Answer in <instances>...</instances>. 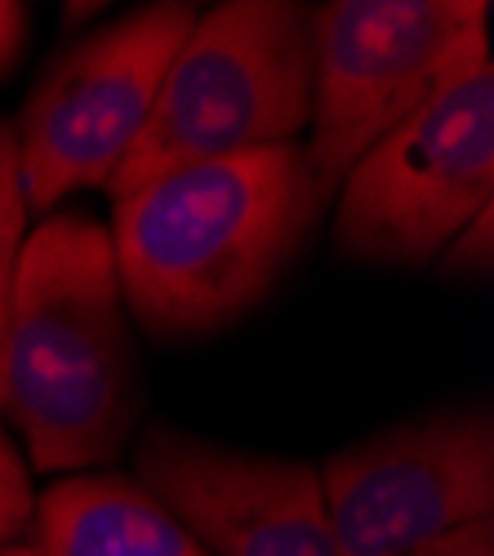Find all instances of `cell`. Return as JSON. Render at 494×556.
<instances>
[{
	"mask_svg": "<svg viewBox=\"0 0 494 556\" xmlns=\"http://www.w3.org/2000/svg\"><path fill=\"white\" fill-rule=\"evenodd\" d=\"M321 214L299 143L169 169L112 205L121 299L161 339H197L267 299Z\"/></svg>",
	"mask_w": 494,
	"mask_h": 556,
	"instance_id": "6da1fadb",
	"label": "cell"
},
{
	"mask_svg": "<svg viewBox=\"0 0 494 556\" xmlns=\"http://www.w3.org/2000/svg\"><path fill=\"white\" fill-rule=\"evenodd\" d=\"M0 414L40 472L99 468L139 428V369L99 218L50 214L27 231L0 334Z\"/></svg>",
	"mask_w": 494,
	"mask_h": 556,
	"instance_id": "7a4b0ae2",
	"label": "cell"
},
{
	"mask_svg": "<svg viewBox=\"0 0 494 556\" xmlns=\"http://www.w3.org/2000/svg\"><path fill=\"white\" fill-rule=\"evenodd\" d=\"M307 121V10L290 0L214 5L178 45L139 143L107 182L112 201L169 169L294 143Z\"/></svg>",
	"mask_w": 494,
	"mask_h": 556,
	"instance_id": "3957f363",
	"label": "cell"
},
{
	"mask_svg": "<svg viewBox=\"0 0 494 556\" xmlns=\"http://www.w3.org/2000/svg\"><path fill=\"white\" fill-rule=\"evenodd\" d=\"M485 0H330L307 10L312 138L307 169L321 205L379 138L445 85L490 67Z\"/></svg>",
	"mask_w": 494,
	"mask_h": 556,
	"instance_id": "277c9868",
	"label": "cell"
},
{
	"mask_svg": "<svg viewBox=\"0 0 494 556\" xmlns=\"http://www.w3.org/2000/svg\"><path fill=\"white\" fill-rule=\"evenodd\" d=\"M334 250L423 267L494 205V63L445 85L339 182Z\"/></svg>",
	"mask_w": 494,
	"mask_h": 556,
	"instance_id": "5b68a950",
	"label": "cell"
},
{
	"mask_svg": "<svg viewBox=\"0 0 494 556\" xmlns=\"http://www.w3.org/2000/svg\"><path fill=\"white\" fill-rule=\"evenodd\" d=\"M192 23V5L156 0L76 40L45 72L10 129L27 210H54L67 192L116 178Z\"/></svg>",
	"mask_w": 494,
	"mask_h": 556,
	"instance_id": "8992f818",
	"label": "cell"
},
{
	"mask_svg": "<svg viewBox=\"0 0 494 556\" xmlns=\"http://www.w3.org/2000/svg\"><path fill=\"white\" fill-rule=\"evenodd\" d=\"M317 477L339 556H406L494 517V419L485 405L423 409L334 450Z\"/></svg>",
	"mask_w": 494,
	"mask_h": 556,
	"instance_id": "52a82bcc",
	"label": "cell"
},
{
	"mask_svg": "<svg viewBox=\"0 0 494 556\" xmlns=\"http://www.w3.org/2000/svg\"><path fill=\"white\" fill-rule=\"evenodd\" d=\"M134 481L210 556H339L312 463L152 428Z\"/></svg>",
	"mask_w": 494,
	"mask_h": 556,
	"instance_id": "ba28073f",
	"label": "cell"
},
{
	"mask_svg": "<svg viewBox=\"0 0 494 556\" xmlns=\"http://www.w3.org/2000/svg\"><path fill=\"white\" fill-rule=\"evenodd\" d=\"M27 534L40 556H210L139 481L116 472L59 477L31 503Z\"/></svg>",
	"mask_w": 494,
	"mask_h": 556,
	"instance_id": "9c48e42d",
	"label": "cell"
},
{
	"mask_svg": "<svg viewBox=\"0 0 494 556\" xmlns=\"http://www.w3.org/2000/svg\"><path fill=\"white\" fill-rule=\"evenodd\" d=\"M27 241V205L18 188V161H14V134L0 125V334H5L10 294H14V271L18 250Z\"/></svg>",
	"mask_w": 494,
	"mask_h": 556,
	"instance_id": "30bf717a",
	"label": "cell"
},
{
	"mask_svg": "<svg viewBox=\"0 0 494 556\" xmlns=\"http://www.w3.org/2000/svg\"><path fill=\"white\" fill-rule=\"evenodd\" d=\"M31 503H36V494H31L23 458H18L14 441H5V432H0V547H10L27 530Z\"/></svg>",
	"mask_w": 494,
	"mask_h": 556,
	"instance_id": "8fae6325",
	"label": "cell"
},
{
	"mask_svg": "<svg viewBox=\"0 0 494 556\" xmlns=\"http://www.w3.org/2000/svg\"><path fill=\"white\" fill-rule=\"evenodd\" d=\"M494 205H485L459 237L441 250V271L445 276H490L494 263Z\"/></svg>",
	"mask_w": 494,
	"mask_h": 556,
	"instance_id": "7c38bea8",
	"label": "cell"
},
{
	"mask_svg": "<svg viewBox=\"0 0 494 556\" xmlns=\"http://www.w3.org/2000/svg\"><path fill=\"white\" fill-rule=\"evenodd\" d=\"M406 556H494V517H477L468 526H455V530L419 543Z\"/></svg>",
	"mask_w": 494,
	"mask_h": 556,
	"instance_id": "4fadbf2b",
	"label": "cell"
},
{
	"mask_svg": "<svg viewBox=\"0 0 494 556\" xmlns=\"http://www.w3.org/2000/svg\"><path fill=\"white\" fill-rule=\"evenodd\" d=\"M23 40H27V10L18 0H0V76L18 63Z\"/></svg>",
	"mask_w": 494,
	"mask_h": 556,
	"instance_id": "5bb4252c",
	"label": "cell"
},
{
	"mask_svg": "<svg viewBox=\"0 0 494 556\" xmlns=\"http://www.w3.org/2000/svg\"><path fill=\"white\" fill-rule=\"evenodd\" d=\"M0 556H40V552H31L27 543H10V547H0Z\"/></svg>",
	"mask_w": 494,
	"mask_h": 556,
	"instance_id": "9a60e30c",
	"label": "cell"
}]
</instances>
